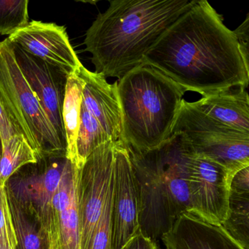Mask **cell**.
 <instances>
[{
  "instance_id": "28",
  "label": "cell",
  "mask_w": 249,
  "mask_h": 249,
  "mask_svg": "<svg viewBox=\"0 0 249 249\" xmlns=\"http://www.w3.org/2000/svg\"><path fill=\"white\" fill-rule=\"evenodd\" d=\"M159 246L158 243H154L140 232L132 237L122 249H157Z\"/></svg>"
},
{
  "instance_id": "27",
  "label": "cell",
  "mask_w": 249,
  "mask_h": 249,
  "mask_svg": "<svg viewBox=\"0 0 249 249\" xmlns=\"http://www.w3.org/2000/svg\"><path fill=\"white\" fill-rule=\"evenodd\" d=\"M15 135H22L13 124L11 119L0 104V136L2 138V142H6Z\"/></svg>"
},
{
  "instance_id": "12",
  "label": "cell",
  "mask_w": 249,
  "mask_h": 249,
  "mask_svg": "<svg viewBox=\"0 0 249 249\" xmlns=\"http://www.w3.org/2000/svg\"><path fill=\"white\" fill-rule=\"evenodd\" d=\"M8 39L69 75L75 73L82 65L70 42L66 28L54 23L31 21Z\"/></svg>"
},
{
  "instance_id": "29",
  "label": "cell",
  "mask_w": 249,
  "mask_h": 249,
  "mask_svg": "<svg viewBox=\"0 0 249 249\" xmlns=\"http://www.w3.org/2000/svg\"><path fill=\"white\" fill-rule=\"evenodd\" d=\"M157 249H161V248H160V246H159V247L157 248Z\"/></svg>"
},
{
  "instance_id": "18",
  "label": "cell",
  "mask_w": 249,
  "mask_h": 249,
  "mask_svg": "<svg viewBox=\"0 0 249 249\" xmlns=\"http://www.w3.org/2000/svg\"><path fill=\"white\" fill-rule=\"evenodd\" d=\"M84 81L77 72L68 77L62 110L68 159L75 165V145L80 124Z\"/></svg>"
},
{
  "instance_id": "7",
  "label": "cell",
  "mask_w": 249,
  "mask_h": 249,
  "mask_svg": "<svg viewBox=\"0 0 249 249\" xmlns=\"http://www.w3.org/2000/svg\"><path fill=\"white\" fill-rule=\"evenodd\" d=\"M117 141L107 142L96 148L81 168H77L75 192L79 216L81 249H89L100 219L114 169Z\"/></svg>"
},
{
  "instance_id": "24",
  "label": "cell",
  "mask_w": 249,
  "mask_h": 249,
  "mask_svg": "<svg viewBox=\"0 0 249 249\" xmlns=\"http://www.w3.org/2000/svg\"><path fill=\"white\" fill-rule=\"evenodd\" d=\"M16 245L5 183H0V249H16Z\"/></svg>"
},
{
  "instance_id": "5",
  "label": "cell",
  "mask_w": 249,
  "mask_h": 249,
  "mask_svg": "<svg viewBox=\"0 0 249 249\" xmlns=\"http://www.w3.org/2000/svg\"><path fill=\"white\" fill-rule=\"evenodd\" d=\"M0 104L37 158L66 153L17 65L8 38L0 42Z\"/></svg>"
},
{
  "instance_id": "3",
  "label": "cell",
  "mask_w": 249,
  "mask_h": 249,
  "mask_svg": "<svg viewBox=\"0 0 249 249\" xmlns=\"http://www.w3.org/2000/svg\"><path fill=\"white\" fill-rule=\"evenodd\" d=\"M129 152L139 190L140 231L158 243L182 214L190 213L191 151L176 132L155 149Z\"/></svg>"
},
{
  "instance_id": "16",
  "label": "cell",
  "mask_w": 249,
  "mask_h": 249,
  "mask_svg": "<svg viewBox=\"0 0 249 249\" xmlns=\"http://www.w3.org/2000/svg\"><path fill=\"white\" fill-rule=\"evenodd\" d=\"M195 106L211 119L249 134V97L246 89L236 87L202 97Z\"/></svg>"
},
{
  "instance_id": "11",
  "label": "cell",
  "mask_w": 249,
  "mask_h": 249,
  "mask_svg": "<svg viewBox=\"0 0 249 249\" xmlns=\"http://www.w3.org/2000/svg\"><path fill=\"white\" fill-rule=\"evenodd\" d=\"M140 195L129 150L116 143L112 192L111 249H122L141 232Z\"/></svg>"
},
{
  "instance_id": "20",
  "label": "cell",
  "mask_w": 249,
  "mask_h": 249,
  "mask_svg": "<svg viewBox=\"0 0 249 249\" xmlns=\"http://www.w3.org/2000/svg\"><path fill=\"white\" fill-rule=\"evenodd\" d=\"M36 153L23 135H15L2 142L0 160V183L7 180L24 166L37 162Z\"/></svg>"
},
{
  "instance_id": "21",
  "label": "cell",
  "mask_w": 249,
  "mask_h": 249,
  "mask_svg": "<svg viewBox=\"0 0 249 249\" xmlns=\"http://www.w3.org/2000/svg\"><path fill=\"white\" fill-rule=\"evenodd\" d=\"M221 226L245 249H249V193L230 192L228 215Z\"/></svg>"
},
{
  "instance_id": "14",
  "label": "cell",
  "mask_w": 249,
  "mask_h": 249,
  "mask_svg": "<svg viewBox=\"0 0 249 249\" xmlns=\"http://www.w3.org/2000/svg\"><path fill=\"white\" fill-rule=\"evenodd\" d=\"M77 73L84 80L82 105L97 121L112 141L122 138V115L117 83L109 84L100 74L81 65Z\"/></svg>"
},
{
  "instance_id": "1",
  "label": "cell",
  "mask_w": 249,
  "mask_h": 249,
  "mask_svg": "<svg viewBox=\"0 0 249 249\" xmlns=\"http://www.w3.org/2000/svg\"><path fill=\"white\" fill-rule=\"evenodd\" d=\"M186 91L213 95L249 83V64L233 31L200 0L170 26L143 59Z\"/></svg>"
},
{
  "instance_id": "26",
  "label": "cell",
  "mask_w": 249,
  "mask_h": 249,
  "mask_svg": "<svg viewBox=\"0 0 249 249\" xmlns=\"http://www.w3.org/2000/svg\"><path fill=\"white\" fill-rule=\"evenodd\" d=\"M230 192L249 193V166L243 167L233 176L230 183Z\"/></svg>"
},
{
  "instance_id": "8",
  "label": "cell",
  "mask_w": 249,
  "mask_h": 249,
  "mask_svg": "<svg viewBox=\"0 0 249 249\" xmlns=\"http://www.w3.org/2000/svg\"><path fill=\"white\" fill-rule=\"evenodd\" d=\"M69 160L66 153L43 156L37 162L21 167L5 183L7 190L46 231L52 199Z\"/></svg>"
},
{
  "instance_id": "13",
  "label": "cell",
  "mask_w": 249,
  "mask_h": 249,
  "mask_svg": "<svg viewBox=\"0 0 249 249\" xmlns=\"http://www.w3.org/2000/svg\"><path fill=\"white\" fill-rule=\"evenodd\" d=\"M76 173V166L69 160L51 204L47 230L50 249H81Z\"/></svg>"
},
{
  "instance_id": "23",
  "label": "cell",
  "mask_w": 249,
  "mask_h": 249,
  "mask_svg": "<svg viewBox=\"0 0 249 249\" xmlns=\"http://www.w3.org/2000/svg\"><path fill=\"white\" fill-rule=\"evenodd\" d=\"M112 192L113 180L109 189L100 219L94 230L89 249H111Z\"/></svg>"
},
{
  "instance_id": "4",
  "label": "cell",
  "mask_w": 249,
  "mask_h": 249,
  "mask_svg": "<svg viewBox=\"0 0 249 249\" xmlns=\"http://www.w3.org/2000/svg\"><path fill=\"white\" fill-rule=\"evenodd\" d=\"M117 83L122 138L129 151L158 148L173 133L186 91L151 65L141 64Z\"/></svg>"
},
{
  "instance_id": "22",
  "label": "cell",
  "mask_w": 249,
  "mask_h": 249,
  "mask_svg": "<svg viewBox=\"0 0 249 249\" xmlns=\"http://www.w3.org/2000/svg\"><path fill=\"white\" fill-rule=\"evenodd\" d=\"M28 0H0V35L11 36L28 25Z\"/></svg>"
},
{
  "instance_id": "17",
  "label": "cell",
  "mask_w": 249,
  "mask_h": 249,
  "mask_svg": "<svg viewBox=\"0 0 249 249\" xmlns=\"http://www.w3.org/2000/svg\"><path fill=\"white\" fill-rule=\"evenodd\" d=\"M8 206L15 234L16 249H50L49 235L40 221L7 190Z\"/></svg>"
},
{
  "instance_id": "15",
  "label": "cell",
  "mask_w": 249,
  "mask_h": 249,
  "mask_svg": "<svg viewBox=\"0 0 249 249\" xmlns=\"http://www.w3.org/2000/svg\"><path fill=\"white\" fill-rule=\"evenodd\" d=\"M161 241L165 249H245L221 225L189 212L178 218Z\"/></svg>"
},
{
  "instance_id": "9",
  "label": "cell",
  "mask_w": 249,
  "mask_h": 249,
  "mask_svg": "<svg viewBox=\"0 0 249 249\" xmlns=\"http://www.w3.org/2000/svg\"><path fill=\"white\" fill-rule=\"evenodd\" d=\"M188 170L190 213L210 224L222 225L228 215L233 176L224 166L192 153Z\"/></svg>"
},
{
  "instance_id": "2",
  "label": "cell",
  "mask_w": 249,
  "mask_h": 249,
  "mask_svg": "<svg viewBox=\"0 0 249 249\" xmlns=\"http://www.w3.org/2000/svg\"><path fill=\"white\" fill-rule=\"evenodd\" d=\"M196 0H113L86 33L96 73L122 76L139 66L161 35Z\"/></svg>"
},
{
  "instance_id": "10",
  "label": "cell",
  "mask_w": 249,
  "mask_h": 249,
  "mask_svg": "<svg viewBox=\"0 0 249 249\" xmlns=\"http://www.w3.org/2000/svg\"><path fill=\"white\" fill-rule=\"evenodd\" d=\"M11 42V41H10ZM17 65L67 151L62 110L69 74L11 43Z\"/></svg>"
},
{
  "instance_id": "25",
  "label": "cell",
  "mask_w": 249,
  "mask_h": 249,
  "mask_svg": "<svg viewBox=\"0 0 249 249\" xmlns=\"http://www.w3.org/2000/svg\"><path fill=\"white\" fill-rule=\"evenodd\" d=\"M237 42L243 58L247 63L249 64V14H247L245 21L233 31Z\"/></svg>"
},
{
  "instance_id": "6",
  "label": "cell",
  "mask_w": 249,
  "mask_h": 249,
  "mask_svg": "<svg viewBox=\"0 0 249 249\" xmlns=\"http://www.w3.org/2000/svg\"><path fill=\"white\" fill-rule=\"evenodd\" d=\"M176 132L181 134L192 154L224 166L232 176L249 166V134L211 119L194 102L182 101L173 126Z\"/></svg>"
},
{
  "instance_id": "19",
  "label": "cell",
  "mask_w": 249,
  "mask_h": 249,
  "mask_svg": "<svg viewBox=\"0 0 249 249\" xmlns=\"http://www.w3.org/2000/svg\"><path fill=\"white\" fill-rule=\"evenodd\" d=\"M107 142H114L81 103L80 124L75 145V166L79 169L94 150Z\"/></svg>"
}]
</instances>
